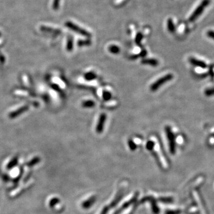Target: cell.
Returning a JSON list of instances; mask_svg holds the SVG:
<instances>
[{
  "label": "cell",
  "instance_id": "16",
  "mask_svg": "<svg viewBox=\"0 0 214 214\" xmlns=\"http://www.w3.org/2000/svg\"><path fill=\"white\" fill-rule=\"evenodd\" d=\"M73 39L71 38H69L67 41V48L68 51H71L73 49Z\"/></svg>",
  "mask_w": 214,
  "mask_h": 214
},
{
  "label": "cell",
  "instance_id": "8",
  "mask_svg": "<svg viewBox=\"0 0 214 214\" xmlns=\"http://www.w3.org/2000/svg\"><path fill=\"white\" fill-rule=\"evenodd\" d=\"M142 63L143 64H147L152 66H154V67L158 65V61L157 60H155V59L153 58L144 59V60L142 61Z\"/></svg>",
  "mask_w": 214,
  "mask_h": 214
},
{
  "label": "cell",
  "instance_id": "13",
  "mask_svg": "<svg viewBox=\"0 0 214 214\" xmlns=\"http://www.w3.org/2000/svg\"><path fill=\"white\" fill-rule=\"evenodd\" d=\"M111 97H112L111 93L108 91H104L102 93L103 99H104L106 101L110 100L111 98Z\"/></svg>",
  "mask_w": 214,
  "mask_h": 214
},
{
  "label": "cell",
  "instance_id": "17",
  "mask_svg": "<svg viewBox=\"0 0 214 214\" xmlns=\"http://www.w3.org/2000/svg\"><path fill=\"white\" fill-rule=\"evenodd\" d=\"M59 202V199H57V198H54L53 199H51L50 202H49V206H51V208L54 207V206L56 205L57 203H58Z\"/></svg>",
  "mask_w": 214,
  "mask_h": 214
},
{
  "label": "cell",
  "instance_id": "3",
  "mask_svg": "<svg viewBox=\"0 0 214 214\" xmlns=\"http://www.w3.org/2000/svg\"><path fill=\"white\" fill-rule=\"evenodd\" d=\"M166 135L167 136L168 141L169 142V150H170L171 153H174L175 150V136L173 134V133L171 129V128L169 126L165 127V129Z\"/></svg>",
  "mask_w": 214,
  "mask_h": 214
},
{
  "label": "cell",
  "instance_id": "10",
  "mask_svg": "<svg viewBox=\"0 0 214 214\" xmlns=\"http://www.w3.org/2000/svg\"><path fill=\"white\" fill-rule=\"evenodd\" d=\"M167 27L169 32L172 33L175 31V26L173 23V21L171 19H168L167 21Z\"/></svg>",
  "mask_w": 214,
  "mask_h": 214
},
{
  "label": "cell",
  "instance_id": "25",
  "mask_svg": "<svg viewBox=\"0 0 214 214\" xmlns=\"http://www.w3.org/2000/svg\"><path fill=\"white\" fill-rule=\"evenodd\" d=\"M140 55H141V56L142 57H145L146 55V51H145V50H143V51H142V52L141 53V54H140Z\"/></svg>",
  "mask_w": 214,
  "mask_h": 214
},
{
  "label": "cell",
  "instance_id": "18",
  "mask_svg": "<svg viewBox=\"0 0 214 214\" xmlns=\"http://www.w3.org/2000/svg\"><path fill=\"white\" fill-rule=\"evenodd\" d=\"M17 162V158H15V159H13V160L10 162V163L8 164V165H7V168H8L9 169H10V168H13V167H14V166H15V165H16Z\"/></svg>",
  "mask_w": 214,
  "mask_h": 214
},
{
  "label": "cell",
  "instance_id": "2",
  "mask_svg": "<svg viewBox=\"0 0 214 214\" xmlns=\"http://www.w3.org/2000/svg\"><path fill=\"white\" fill-rule=\"evenodd\" d=\"M210 3V0H203L201 3V5H199L194 12L191 14V16L189 17L190 21H195L204 11V9L207 7Z\"/></svg>",
  "mask_w": 214,
  "mask_h": 214
},
{
  "label": "cell",
  "instance_id": "21",
  "mask_svg": "<svg viewBox=\"0 0 214 214\" xmlns=\"http://www.w3.org/2000/svg\"><path fill=\"white\" fill-rule=\"evenodd\" d=\"M205 94L207 96H212L214 95V88L213 89H209L205 91Z\"/></svg>",
  "mask_w": 214,
  "mask_h": 214
},
{
  "label": "cell",
  "instance_id": "7",
  "mask_svg": "<svg viewBox=\"0 0 214 214\" xmlns=\"http://www.w3.org/2000/svg\"><path fill=\"white\" fill-rule=\"evenodd\" d=\"M189 61L191 64H193L195 66H196V67L202 68V69H205L207 67V64H206L204 61L199 60H198V59L191 57L189 58Z\"/></svg>",
  "mask_w": 214,
  "mask_h": 214
},
{
  "label": "cell",
  "instance_id": "5",
  "mask_svg": "<svg viewBox=\"0 0 214 214\" xmlns=\"http://www.w3.org/2000/svg\"><path fill=\"white\" fill-rule=\"evenodd\" d=\"M107 120V115L105 113H102L100 115L99 120L98 121V124L96 127V131L98 133H101L104 130V125Z\"/></svg>",
  "mask_w": 214,
  "mask_h": 214
},
{
  "label": "cell",
  "instance_id": "22",
  "mask_svg": "<svg viewBox=\"0 0 214 214\" xmlns=\"http://www.w3.org/2000/svg\"><path fill=\"white\" fill-rule=\"evenodd\" d=\"M206 35H207V36L209 37V38L214 40V31H209L207 32V33H206Z\"/></svg>",
  "mask_w": 214,
  "mask_h": 214
},
{
  "label": "cell",
  "instance_id": "1",
  "mask_svg": "<svg viewBox=\"0 0 214 214\" xmlns=\"http://www.w3.org/2000/svg\"><path fill=\"white\" fill-rule=\"evenodd\" d=\"M173 79V75L172 74H167V75L164 76L159 78L158 80H157L156 82H155L150 87V89L152 92H155L157 91L159 88L165 83L169 82V80H171Z\"/></svg>",
  "mask_w": 214,
  "mask_h": 214
},
{
  "label": "cell",
  "instance_id": "20",
  "mask_svg": "<svg viewBox=\"0 0 214 214\" xmlns=\"http://www.w3.org/2000/svg\"><path fill=\"white\" fill-rule=\"evenodd\" d=\"M129 145L130 148L131 150H135L136 148V144L135 143V142L133 141H131V140H130V141H129Z\"/></svg>",
  "mask_w": 214,
  "mask_h": 214
},
{
  "label": "cell",
  "instance_id": "11",
  "mask_svg": "<svg viewBox=\"0 0 214 214\" xmlns=\"http://www.w3.org/2000/svg\"><path fill=\"white\" fill-rule=\"evenodd\" d=\"M95 105V102L91 100L86 101L82 103V106L85 108H93Z\"/></svg>",
  "mask_w": 214,
  "mask_h": 214
},
{
  "label": "cell",
  "instance_id": "24",
  "mask_svg": "<svg viewBox=\"0 0 214 214\" xmlns=\"http://www.w3.org/2000/svg\"><path fill=\"white\" fill-rule=\"evenodd\" d=\"M59 2H60V0H55L54 2V9L55 10L58 9V5H59Z\"/></svg>",
  "mask_w": 214,
  "mask_h": 214
},
{
  "label": "cell",
  "instance_id": "15",
  "mask_svg": "<svg viewBox=\"0 0 214 214\" xmlns=\"http://www.w3.org/2000/svg\"><path fill=\"white\" fill-rule=\"evenodd\" d=\"M91 44V41L89 40H85V41H79L78 45L79 46H87Z\"/></svg>",
  "mask_w": 214,
  "mask_h": 214
},
{
  "label": "cell",
  "instance_id": "14",
  "mask_svg": "<svg viewBox=\"0 0 214 214\" xmlns=\"http://www.w3.org/2000/svg\"><path fill=\"white\" fill-rule=\"evenodd\" d=\"M143 36L141 33H137V35H136V39H135V42H136L137 45H140V43H141V41L143 39Z\"/></svg>",
  "mask_w": 214,
  "mask_h": 214
},
{
  "label": "cell",
  "instance_id": "6",
  "mask_svg": "<svg viewBox=\"0 0 214 214\" xmlns=\"http://www.w3.org/2000/svg\"><path fill=\"white\" fill-rule=\"evenodd\" d=\"M32 181H29V182L26 183L25 184H24V185H23L22 186L19 187L15 190H14L13 191H12V192L10 194L11 196L15 197V196H17L19 194H20V193L23 192V190H25V189H27L29 186H31V185H32Z\"/></svg>",
  "mask_w": 214,
  "mask_h": 214
},
{
  "label": "cell",
  "instance_id": "12",
  "mask_svg": "<svg viewBox=\"0 0 214 214\" xmlns=\"http://www.w3.org/2000/svg\"><path fill=\"white\" fill-rule=\"evenodd\" d=\"M96 77H97V76H96L95 74L93 72H89L86 73L85 75V79L86 80H89V81L94 80L95 79H96Z\"/></svg>",
  "mask_w": 214,
  "mask_h": 214
},
{
  "label": "cell",
  "instance_id": "4",
  "mask_svg": "<svg viewBox=\"0 0 214 214\" xmlns=\"http://www.w3.org/2000/svg\"><path fill=\"white\" fill-rule=\"evenodd\" d=\"M66 26L69 27L70 29H72L73 31L83 36H86V37H90L91 36V34L89 32H88L87 31L85 30V29L81 28L79 27L78 26L71 23V22H67V23H66Z\"/></svg>",
  "mask_w": 214,
  "mask_h": 214
},
{
  "label": "cell",
  "instance_id": "19",
  "mask_svg": "<svg viewBox=\"0 0 214 214\" xmlns=\"http://www.w3.org/2000/svg\"><path fill=\"white\" fill-rule=\"evenodd\" d=\"M154 146H155V143L152 141H149V142H147V143H146V147H147V149H149V150L152 149L153 148Z\"/></svg>",
  "mask_w": 214,
  "mask_h": 214
},
{
  "label": "cell",
  "instance_id": "9",
  "mask_svg": "<svg viewBox=\"0 0 214 214\" xmlns=\"http://www.w3.org/2000/svg\"><path fill=\"white\" fill-rule=\"evenodd\" d=\"M108 50L111 53L114 54H119L120 53V48L118 46L114 45L109 46V48H108Z\"/></svg>",
  "mask_w": 214,
  "mask_h": 214
},
{
  "label": "cell",
  "instance_id": "23",
  "mask_svg": "<svg viewBox=\"0 0 214 214\" xmlns=\"http://www.w3.org/2000/svg\"><path fill=\"white\" fill-rule=\"evenodd\" d=\"M39 162V158H35L34 159H33L32 161H31L28 164V165L29 166H32V165H35V164L38 163V162Z\"/></svg>",
  "mask_w": 214,
  "mask_h": 214
}]
</instances>
